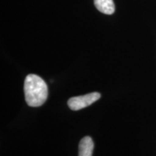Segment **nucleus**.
<instances>
[{
	"label": "nucleus",
	"mask_w": 156,
	"mask_h": 156,
	"mask_svg": "<svg viewBox=\"0 0 156 156\" xmlns=\"http://www.w3.org/2000/svg\"><path fill=\"white\" fill-rule=\"evenodd\" d=\"M24 93L25 101L29 106H41L47 99V85L41 77L30 74L25 77Z\"/></svg>",
	"instance_id": "obj_1"
},
{
	"label": "nucleus",
	"mask_w": 156,
	"mask_h": 156,
	"mask_svg": "<svg viewBox=\"0 0 156 156\" xmlns=\"http://www.w3.org/2000/svg\"><path fill=\"white\" fill-rule=\"evenodd\" d=\"M93 148L94 143L92 138L89 136H85L80 142L78 156H92Z\"/></svg>",
	"instance_id": "obj_3"
},
{
	"label": "nucleus",
	"mask_w": 156,
	"mask_h": 156,
	"mask_svg": "<svg viewBox=\"0 0 156 156\" xmlns=\"http://www.w3.org/2000/svg\"><path fill=\"white\" fill-rule=\"evenodd\" d=\"M94 5L98 10L103 14L112 15L115 11L113 0H94Z\"/></svg>",
	"instance_id": "obj_4"
},
{
	"label": "nucleus",
	"mask_w": 156,
	"mask_h": 156,
	"mask_svg": "<svg viewBox=\"0 0 156 156\" xmlns=\"http://www.w3.org/2000/svg\"><path fill=\"white\" fill-rule=\"evenodd\" d=\"M101 98L99 93H91L80 96L73 97L69 99L67 104L69 108L73 111H78L87 107Z\"/></svg>",
	"instance_id": "obj_2"
}]
</instances>
